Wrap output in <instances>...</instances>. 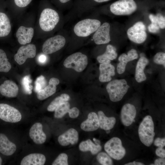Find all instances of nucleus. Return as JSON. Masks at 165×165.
I'll use <instances>...</instances> for the list:
<instances>
[{
	"label": "nucleus",
	"instance_id": "nucleus-25",
	"mask_svg": "<svg viewBox=\"0 0 165 165\" xmlns=\"http://www.w3.org/2000/svg\"><path fill=\"white\" fill-rule=\"evenodd\" d=\"M117 56L116 49L113 46L108 45L105 53L97 57L98 62L101 64L110 63L111 60L116 59Z\"/></svg>",
	"mask_w": 165,
	"mask_h": 165
},
{
	"label": "nucleus",
	"instance_id": "nucleus-6",
	"mask_svg": "<svg viewBox=\"0 0 165 165\" xmlns=\"http://www.w3.org/2000/svg\"><path fill=\"white\" fill-rule=\"evenodd\" d=\"M104 148L107 153L116 160L122 159L126 154V150L122 145V141L117 137H113L108 141Z\"/></svg>",
	"mask_w": 165,
	"mask_h": 165
},
{
	"label": "nucleus",
	"instance_id": "nucleus-31",
	"mask_svg": "<svg viewBox=\"0 0 165 165\" xmlns=\"http://www.w3.org/2000/svg\"><path fill=\"white\" fill-rule=\"evenodd\" d=\"M70 104L67 102L62 103L55 110L54 117L57 119L62 118L68 112L70 109Z\"/></svg>",
	"mask_w": 165,
	"mask_h": 165
},
{
	"label": "nucleus",
	"instance_id": "nucleus-24",
	"mask_svg": "<svg viewBox=\"0 0 165 165\" xmlns=\"http://www.w3.org/2000/svg\"><path fill=\"white\" fill-rule=\"evenodd\" d=\"M148 59L144 56L141 57L138 61L135 69V78L137 82H141L145 81L146 77L144 70L148 64Z\"/></svg>",
	"mask_w": 165,
	"mask_h": 165
},
{
	"label": "nucleus",
	"instance_id": "nucleus-23",
	"mask_svg": "<svg viewBox=\"0 0 165 165\" xmlns=\"http://www.w3.org/2000/svg\"><path fill=\"white\" fill-rule=\"evenodd\" d=\"M46 161L45 156L43 154L34 153L25 156L22 160L21 165H43Z\"/></svg>",
	"mask_w": 165,
	"mask_h": 165
},
{
	"label": "nucleus",
	"instance_id": "nucleus-18",
	"mask_svg": "<svg viewBox=\"0 0 165 165\" xmlns=\"http://www.w3.org/2000/svg\"><path fill=\"white\" fill-rule=\"evenodd\" d=\"M60 82L57 78H52L49 82L48 85L37 93V97L40 100H44L54 94L56 90V86Z\"/></svg>",
	"mask_w": 165,
	"mask_h": 165
},
{
	"label": "nucleus",
	"instance_id": "nucleus-12",
	"mask_svg": "<svg viewBox=\"0 0 165 165\" xmlns=\"http://www.w3.org/2000/svg\"><path fill=\"white\" fill-rule=\"evenodd\" d=\"M110 25L107 22L104 23L100 26L95 32L93 37V39L95 44H104L110 42Z\"/></svg>",
	"mask_w": 165,
	"mask_h": 165
},
{
	"label": "nucleus",
	"instance_id": "nucleus-28",
	"mask_svg": "<svg viewBox=\"0 0 165 165\" xmlns=\"http://www.w3.org/2000/svg\"><path fill=\"white\" fill-rule=\"evenodd\" d=\"M10 21L7 15L0 12V37L8 35L11 30Z\"/></svg>",
	"mask_w": 165,
	"mask_h": 165
},
{
	"label": "nucleus",
	"instance_id": "nucleus-41",
	"mask_svg": "<svg viewBox=\"0 0 165 165\" xmlns=\"http://www.w3.org/2000/svg\"><path fill=\"white\" fill-rule=\"evenodd\" d=\"M154 145L158 147L163 148L165 145V138H157L154 141Z\"/></svg>",
	"mask_w": 165,
	"mask_h": 165
},
{
	"label": "nucleus",
	"instance_id": "nucleus-29",
	"mask_svg": "<svg viewBox=\"0 0 165 165\" xmlns=\"http://www.w3.org/2000/svg\"><path fill=\"white\" fill-rule=\"evenodd\" d=\"M70 99L69 95L66 94H63L55 98L49 104L47 110L49 112L54 111L56 108L63 102H67Z\"/></svg>",
	"mask_w": 165,
	"mask_h": 165
},
{
	"label": "nucleus",
	"instance_id": "nucleus-8",
	"mask_svg": "<svg viewBox=\"0 0 165 165\" xmlns=\"http://www.w3.org/2000/svg\"><path fill=\"white\" fill-rule=\"evenodd\" d=\"M129 39L137 44L144 42L147 38L146 27L143 22L138 21L129 28L127 31Z\"/></svg>",
	"mask_w": 165,
	"mask_h": 165
},
{
	"label": "nucleus",
	"instance_id": "nucleus-36",
	"mask_svg": "<svg viewBox=\"0 0 165 165\" xmlns=\"http://www.w3.org/2000/svg\"><path fill=\"white\" fill-rule=\"evenodd\" d=\"M153 61L156 64L162 65L165 67V53L163 52L156 53L154 56Z\"/></svg>",
	"mask_w": 165,
	"mask_h": 165
},
{
	"label": "nucleus",
	"instance_id": "nucleus-19",
	"mask_svg": "<svg viewBox=\"0 0 165 165\" xmlns=\"http://www.w3.org/2000/svg\"><path fill=\"white\" fill-rule=\"evenodd\" d=\"M34 34V29L33 28L21 26L16 33V36L20 44L25 45L31 42Z\"/></svg>",
	"mask_w": 165,
	"mask_h": 165
},
{
	"label": "nucleus",
	"instance_id": "nucleus-45",
	"mask_svg": "<svg viewBox=\"0 0 165 165\" xmlns=\"http://www.w3.org/2000/svg\"><path fill=\"white\" fill-rule=\"evenodd\" d=\"M144 164L140 162H136L134 161L133 162H130L125 164V165H144Z\"/></svg>",
	"mask_w": 165,
	"mask_h": 165
},
{
	"label": "nucleus",
	"instance_id": "nucleus-50",
	"mask_svg": "<svg viewBox=\"0 0 165 165\" xmlns=\"http://www.w3.org/2000/svg\"><path fill=\"white\" fill-rule=\"evenodd\" d=\"M106 131V133L107 134L109 133L110 132V130H107Z\"/></svg>",
	"mask_w": 165,
	"mask_h": 165
},
{
	"label": "nucleus",
	"instance_id": "nucleus-2",
	"mask_svg": "<svg viewBox=\"0 0 165 165\" xmlns=\"http://www.w3.org/2000/svg\"><path fill=\"white\" fill-rule=\"evenodd\" d=\"M130 86L124 79L113 80L108 83L106 90L113 102L120 101L127 92Z\"/></svg>",
	"mask_w": 165,
	"mask_h": 165
},
{
	"label": "nucleus",
	"instance_id": "nucleus-49",
	"mask_svg": "<svg viewBox=\"0 0 165 165\" xmlns=\"http://www.w3.org/2000/svg\"><path fill=\"white\" fill-rule=\"evenodd\" d=\"M2 160L0 156V165L2 164Z\"/></svg>",
	"mask_w": 165,
	"mask_h": 165
},
{
	"label": "nucleus",
	"instance_id": "nucleus-26",
	"mask_svg": "<svg viewBox=\"0 0 165 165\" xmlns=\"http://www.w3.org/2000/svg\"><path fill=\"white\" fill-rule=\"evenodd\" d=\"M97 116L99 127L101 129L107 130L113 128L116 121L114 117H107L101 111L98 112Z\"/></svg>",
	"mask_w": 165,
	"mask_h": 165
},
{
	"label": "nucleus",
	"instance_id": "nucleus-13",
	"mask_svg": "<svg viewBox=\"0 0 165 165\" xmlns=\"http://www.w3.org/2000/svg\"><path fill=\"white\" fill-rule=\"evenodd\" d=\"M137 111L135 107L129 103L124 105L121 112L120 118L122 123L126 126L130 125L134 121Z\"/></svg>",
	"mask_w": 165,
	"mask_h": 165
},
{
	"label": "nucleus",
	"instance_id": "nucleus-9",
	"mask_svg": "<svg viewBox=\"0 0 165 165\" xmlns=\"http://www.w3.org/2000/svg\"><path fill=\"white\" fill-rule=\"evenodd\" d=\"M21 118V114L17 109L7 104H0V119L6 122L16 123Z\"/></svg>",
	"mask_w": 165,
	"mask_h": 165
},
{
	"label": "nucleus",
	"instance_id": "nucleus-39",
	"mask_svg": "<svg viewBox=\"0 0 165 165\" xmlns=\"http://www.w3.org/2000/svg\"><path fill=\"white\" fill-rule=\"evenodd\" d=\"M160 28L157 24L151 23L148 27V31L153 33H157L159 32Z\"/></svg>",
	"mask_w": 165,
	"mask_h": 165
},
{
	"label": "nucleus",
	"instance_id": "nucleus-27",
	"mask_svg": "<svg viewBox=\"0 0 165 165\" xmlns=\"http://www.w3.org/2000/svg\"><path fill=\"white\" fill-rule=\"evenodd\" d=\"M79 150L82 152L90 151L93 155L97 154L102 149L100 145L94 144L90 139L82 141L79 145Z\"/></svg>",
	"mask_w": 165,
	"mask_h": 165
},
{
	"label": "nucleus",
	"instance_id": "nucleus-35",
	"mask_svg": "<svg viewBox=\"0 0 165 165\" xmlns=\"http://www.w3.org/2000/svg\"><path fill=\"white\" fill-rule=\"evenodd\" d=\"M46 81L44 77L41 75L38 77L35 82V90L37 93L46 86Z\"/></svg>",
	"mask_w": 165,
	"mask_h": 165
},
{
	"label": "nucleus",
	"instance_id": "nucleus-11",
	"mask_svg": "<svg viewBox=\"0 0 165 165\" xmlns=\"http://www.w3.org/2000/svg\"><path fill=\"white\" fill-rule=\"evenodd\" d=\"M36 51V47L34 44H29L22 46L14 56V59L18 64L22 65L28 58L34 57Z\"/></svg>",
	"mask_w": 165,
	"mask_h": 165
},
{
	"label": "nucleus",
	"instance_id": "nucleus-48",
	"mask_svg": "<svg viewBox=\"0 0 165 165\" xmlns=\"http://www.w3.org/2000/svg\"><path fill=\"white\" fill-rule=\"evenodd\" d=\"M70 0H59L62 3H66Z\"/></svg>",
	"mask_w": 165,
	"mask_h": 165
},
{
	"label": "nucleus",
	"instance_id": "nucleus-34",
	"mask_svg": "<svg viewBox=\"0 0 165 165\" xmlns=\"http://www.w3.org/2000/svg\"><path fill=\"white\" fill-rule=\"evenodd\" d=\"M68 156L66 154H60L52 163L53 165H68Z\"/></svg>",
	"mask_w": 165,
	"mask_h": 165
},
{
	"label": "nucleus",
	"instance_id": "nucleus-32",
	"mask_svg": "<svg viewBox=\"0 0 165 165\" xmlns=\"http://www.w3.org/2000/svg\"><path fill=\"white\" fill-rule=\"evenodd\" d=\"M96 158L97 161L101 165H112L113 164L112 159L104 152H101L99 153Z\"/></svg>",
	"mask_w": 165,
	"mask_h": 165
},
{
	"label": "nucleus",
	"instance_id": "nucleus-30",
	"mask_svg": "<svg viewBox=\"0 0 165 165\" xmlns=\"http://www.w3.org/2000/svg\"><path fill=\"white\" fill-rule=\"evenodd\" d=\"M11 68V64L8 61L6 53L0 49V72H7Z\"/></svg>",
	"mask_w": 165,
	"mask_h": 165
},
{
	"label": "nucleus",
	"instance_id": "nucleus-47",
	"mask_svg": "<svg viewBox=\"0 0 165 165\" xmlns=\"http://www.w3.org/2000/svg\"><path fill=\"white\" fill-rule=\"evenodd\" d=\"M94 0L95 1V2H97L100 3V2H104L108 1L110 0Z\"/></svg>",
	"mask_w": 165,
	"mask_h": 165
},
{
	"label": "nucleus",
	"instance_id": "nucleus-1",
	"mask_svg": "<svg viewBox=\"0 0 165 165\" xmlns=\"http://www.w3.org/2000/svg\"><path fill=\"white\" fill-rule=\"evenodd\" d=\"M154 126L152 117L145 116L140 123L138 130L139 138L141 142L149 147L152 144L155 136Z\"/></svg>",
	"mask_w": 165,
	"mask_h": 165
},
{
	"label": "nucleus",
	"instance_id": "nucleus-7",
	"mask_svg": "<svg viewBox=\"0 0 165 165\" xmlns=\"http://www.w3.org/2000/svg\"><path fill=\"white\" fill-rule=\"evenodd\" d=\"M87 64V56L81 52L75 53L69 56L64 62L65 67L72 68L78 72L82 71Z\"/></svg>",
	"mask_w": 165,
	"mask_h": 165
},
{
	"label": "nucleus",
	"instance_id": "nucleus-21",
	"mask_svg": "<svg viewBox=\"0 0 165 165\" xmlns=\"http://www.w3.org/2000/svg\"><path fill=\"white\" fill-rule=\"evenodd\" d=\"M16 149L15 144L10 141L4 134H0V152L6 156L13 155Z\"/></svg>",
	"mask_w": 165,
	"mask_h": 165
},
{
	"label": "nucleus",
	"instance_id": "nucleus-3",
	"mask_svg": "<svg viewBox=\"0 0 165 165\" xmlns=\"http://www.w3.org/2000/svg\"><path fill=\"white\" fill-rule=\"evenodd\" d=\"M101 25V22L95 19H86L78 22L74 28L75 34L79 37H85L95 32Z\"/></svg>",
	"mask_w": 165,
	"mask_h": 165
},
{
	"label": "nucleus",
	"instance_id": "nucleus-16",
	"mask_svg": "<svg viewBox=\"0 0 165 165\" xmlns=\"http://www.w3.org/2000/svg\"><path fill=\"white\" fill-rule=\"evenodd\" d=\"M79 140L77 131L73 128H70L60 135L58 138L59 144L63 146H67L70 144H76Z\"/></svg>",
	"mask_w": 165,
	"mask_h": 165
},
{
	"label": "nucleus",
	"instance_id": "nucleus-14",
	"mask_svg": "<svg viewBox=\"0 0 165 165\" xmlns=\"http://www.w3.org/2000/svg\"><path fill=\"white\" fill-rule=\"evenodd\" d=\"M41 123L37 122L34 123L30 129L29 136L36 144H42L46 140V135L43 131Z\"/></svg>",
	"mask_w": 165,
	"mask_h": 165
},
{
	"label": "nucleus",
	"instance_id": "nucleus-43",
	"mask_svg": "<svg viewBox=\"0 0 165 165\" xmlns=\"http://www.w3.org/2000/svg\"><path fill=\"white\" fill-rule=\"evenodd\" d=\"M165 164V160L163 158H161L156 159L154 162V165H164Z\"/></svg>",
	"mask_w": 165,
	"mask_h": 165
},
{
	"label": "nucleus",
	"instance_id": "nucleus-10",
	"mask_svg": "<svg viewBox=\"0 0 165 165\" xmlns=\"http://www.w3.org/2000/svg\"><path fill=\"white\" fill-rule=\"evenodd\" d=\"M66 43L65 38L62 35H58L49 38L44 43L42 51L45 54H49L60 50Z\"/></svg>",
	"mask_w": 165,
	"mask_h": 165
},
{
	"label": "nucleus",
	"instance_id": "nucleus-22",
	"mask_svg": "<svg viewBox=\"0 0 165 165\" xmlns=\"http://www.w3.org/2000/svg\"><path fill=\"white\" fill-rule=\"evenodd\" d=\"M100 72L99 80L101 82H106L111 81L112 77L115 74V68L110 63L101 64L99 66Z\"/></svg>",
	"mask_w": 165,
	"mask_h": 165
},
{
	"label": "nucleus",
	"instance_id": "nucleus-42",
	"mask_svg": "<svg viewBox=\"0 0 165 165\" xmlns=\"http://www.w3.org/2000/svg\"><path fill=\"white\" fill-rule=\"evenodd\" d=\"M155 152L157 156L161 158L165 157V150L163 148L158 147L156 149Z\"/></svg>",
	"mask_w": 165,
	"mask_h": 165
},
{
	"label": "nucleus",
	"instance_id": "nucleus-17",
	"mask_svg": "<svg viewBox=\"0 0 165 165\" xmlns=\"http://www.w3.org/2000/svg\"><path fill=\"white\" fill-rule=\"evenodd\" d=\"M19 88L17 84L12 81H5L0 86V92L6 97L13 98L17 96L18 93Z\"/></svg>",
	"mask_w": 165,
	"mask_h": 165
},
{
	"label": "nucleus",
	"instance_id": "nucleus-37",
	"mask_svg": "<svg viewBox=\"0 0 165 165\" xmlns=\"http://www.w3.org/2000/svg\"><path fill=\"white\" fill-rule=\"evenodd\" d=\"M156 16L160 28L161 29H164L165 27V17L160 13H157Z\"/></svg>",
	"mask_w": 165,
	"mask_h": 165
},
{
	"label": "nucleus",
	"instance_id": "nucleus-33",
	"mask_svg": "<svg viewBox=\"0 0 165 165\" xmlns=\"http://www.w3.org/2000/svg\"><path fill=\"white\" fill-rule=\"evenodd\" d=\"M32 80L29 75L24 76L22 80V84L25 92L27 94H30L32 93V86L30 85L31 83Z\"/></svg>",
	"mask_w": 165,
	"mask_h": 165
},
{
	"label": "nucleus",
	"instance_id": "nucleus-38",
	"mask_svg": "<svg viewBox=\"0 0 165 165\" xmlns=\"http://www.w3.org/2000/svg\"><path fill=\"white\" fill-rule=\"evenodd\" d=\"M68 113L69 116L72 118H75L77 117L79 113V109L76 107H73L69 109Z\"/></svg>",
	"mask_w": 165,
	"mask_h": 165
},
{
	"label": "nucleus",
	"instance_id": "nucleus-20",
	"mask_svg": "<svg viewBox=\"0 0 165 165\" xmlns=\"http://www.w3.org/2000/svg\"><path fill=\"white\" fill-rule=\"evenodd\" d=\"M99 127V124L97 115L93 112L90 113L88 115L87 119L80 125L81 128L87 132L96 130Z\"/></svg>",
	"mask_w": 165,
	"mask_h": 165
},
{
	"label": "nucleus",
	"instance_id": "nucleus-4",
	"mask_svg": "<svg viewBox=\"0 0 165 165\" xmlns=\"http://www.w3.org/2000/svg\"><path fill=\"white\" fill-rule=\"evenodd\" d=\"M60 17L55 10L50 9H44L42 12L39 19L41 29L45 31L52 30L58 23Z\"/></svg>",
	"mask_w": 165,
	"mask_h": 165
},
{
	"label": "nucleus",
	"instance_id": "nucleus-44",
	"mask_svg": "<svg viewBox=\"0 0 165 165\" xmlns=\"http://www.w3.org/2000/svg\"><path fill=\"white\" fill-rule=\"evenodd\" d=\"M46 60V57L44 54L40 55L38 57V61L41 63H45Z\"/></svg>",
	"mask_w": 165,
	"mask_h": 165
},
{
	"label": "nucleus",
	"instance_id": "nucleus-40",
	"mask_svg": "<svg viewBox=\"0 0 165 165\" xmlns=\"http://www.w3.org/2000/svg\"><path fill=\"white\" fill-rule=\"evenodd\" d=\"M32 0H14L16 5L20 7H24L27 6Z\"/></svg>",
	"mask_w": 165,
	"mask_h": 165
},
{
	"label": "nucleus",
	"instance_id": "nucleus-46",
	"mask_svg": "<svg viewBox=\"0 0 165 165\" xmlns=\"http://www.w3.org/2000/svg\"><path fill=\"white\" fill-rule=\"evenodd\" d=\"M93 140L95 142L96 144V145H100V141L96 139L95 138H93Z\"/></svg>",
	"mask_w": 165,
	"mask_h": 165
},
{
	"label": "nucleus",
	"instance_id": "nucleus-15",
	"mask_svg": "<svg viewBox=\"0 0 165 165\" xmlns=\"http://www.w3.org/2000/svg\"><path fill=\"white\" fill-rule=\"evenodd\" d=\"M138 57L137 51L134 49L130 50L127 54L125 53L121 54L118 58L119 62L117 67L118 73L120 74L123 73L125 71L127 64L129 62L137 59Z\"/></svg>",
	"mask_w": 165,
	"mask_h": 165
},
{
	"label": "nucleus",
	"instance_id": "nucleus-5",
	"mask_svg": "<svg viewBox=\"0 0 165 165\" xmlns=\"http://www.w3.org/2000/svg\"><path fill=\"white\" fill-rule=\"evenodd\" d=\"M110 8L111 12L115 15H128L137 10V6L134 0H119L112 3Z\"/></svg>",
	"mask_w": 165,
	"mask_h": 165
}]
</instances>
